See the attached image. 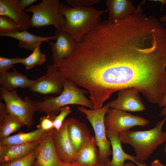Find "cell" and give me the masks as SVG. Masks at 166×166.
I'll list each match as a JSON object with an SVG mask.
<instances>
[{"mask_svg":"<svg viewBox=\"0 0 166 166\" xmlns=\"http://www.w3.org/2000/svg\"><path fill=\"white\" fill-rule=\"evenodd\" d=\"M166 121V117L148 130H128L118 134L121 143L133 147L136 153L135 159L138 163L143 164L158 147L166 141V132L162 131Z\"/></svg>","mask_w":166,"mask_h":166,"instance_id":"cell-1","label":"cell"},{"mask_svg":"<svg viewBox=\"0 0 166 166\" xmlns=\"http://www.w3.org/2000/svg\"><path fill=\"white\" fill-rule=\"evenodd\" d=\"M59 11L66 20L65 25L62 30L77 43L85 35L100 24L101 16L108 11L107 9L97 10L92 7H71L61 2Z\"/></svg>","mask_w":166,"mask_h":166,"instance_id":"cell-2","label":"cell"},{"mask_svg":"<svg viewBox=\"0 0 166 166\" xmlns=\"http://www.w3.org/2000/svg\"><path fill=\"white\" fill-rule=\"evenodd\" d=\"M89 93L85 89H80L72 81L65 79L63 83L62 93L58 96H48L42 100L35 101L37 109L46 115H56L60 112L61 107L68 105H79L94 109L93 104L90 100L85 96Z\"/></svg>","mask_w":166,"mask_h":166,"instance_id":"cell-3","label":"cell"},{"mask_svg":"<svg viewBox=\"0 0 166 166\" xmlns=\"http://www.w3.org/2000/svg\"><path fill=\"white\" fill-rule=\"evenodd\" d=\"M61 2L58 0H43L24 10L31 12L30 26L33 28L53 25L56 30H62L66 23L64 16L59 11Z\"/></svg>","mask_w":166,"mask_h":166,"instance_id":"cell-4","label":"cell"},{"mask_svg":"<svg viewBox=\"0 0 166 166\" xmlns=\"http://www.w3.org/2000/svg\"><path fill=\"white\" fill-rule=\"evenodd\" d=\"M109 108V103L98 109H90L84 106L77 108L79 111L85 115L93 128L96 145L99 150V163L104 164L109 160V156L112 155L110 149L111 144L107 138L104 122L105 115Z\"/></svg>","mask_w":166,"mask_h":166,"instance_id":"cell-5","label":"cell"},{"mask_svg":"<svg viewBox=\"0 0 166 166\" xmlns=\"http://www.w3.org/2000/svg\"><path fill=\"white\" fill-rule=\"evenodd\" d=\"M0 93L8 111L23 123L28 129L30 128L34 123V114L37 111L35 101L27 97L22 99L16 90L10 91L2 86Z\"/></svg>","mask_w":166,"mask_h":166,"instance_id":"cell-6","label":"cell"},{"mask_svg":"<svg viewBox=\"0 0 166 166\" xmlns=\"http://www.w3.org/2000/svg\"><path fill=\"white\" fill-rule=\"evenodd\" d=\"M104 122L106 130L117 134L134 126H145L149 123L148 120L142 117L113 108L107 110Z\"/></svg>","mask_w":166,"mask_h":166,"instance_id":"cell-7","label":"cell"},{"mask_svg":"<svg viewBox=\"0 0 166 166\" xmlns=\"http://www.w3.org/2000/svg\"><path fill=\"white\" fill-rule=\"evenodd\" d=\"M47 67L46 73L37 78L29 89L42 95L60 94L65 78L53 64L47 65Z\"/></svg>","mask_w":166,"mask_h":166,"instance_id":"cell-8","label":"cell"},{"mask_svg":"<svg viewBox=\"0 0 166 166\" xmlns=\"http://www.w3.org/2000/svg\"><path fill=\"white\" fill-rule=\"evenodd\" d=\"M36 150L32 166H59L61 161L54 145L51 130L40 140Z\"/></svg>","mask_w":166,"mask_h":166,"instance_id":"cell-9","label":"cell"},{"mask_svg":"<svg viewBox=\"0 0 166 166\" xmlns=\"http://www.w3.org/2000/svg\"><path fill=\"white\" fill-rule=\"evenodd\" d=\"M139 91L129 88L118 91L117 98L109 103L110 108L128 112L142 111L146 110L139 95Z\"/></svg>","mask_w":166,"mask_h":166,"instance_id":"cell-10","label":"cell"},{"mask_svg":"<svg viewBox=\"0 0 166 166\" xmlns=\"http://www.w3.org/2000/svg\"><path fill=\"white\" fill-rule=\"evenodd\" d=\"M55 42L49 41L51 46L53 64L56 65L68 58L72 53L77 44L73 38L63 30H56Z\"/></svg>","mask_w":166,"mask_h":166,"instance_id":"cell-11","label":"cell"},{"mask_svg":"<svg viewBox=\"0 0 166 166\" xmlns=\"http://www.w3.org/2000/svg\"><path fill=\"white\" fill-rule=\"evenodd\" d=\"M51 131L54 145L61 161L67 162L76 161L77 153L69 136L67 120L64 121L58 131L54 128Z\"/></svg>","mask_w":166,"mask_h":166,"instance_id":"cell-12","label":"cell"},{"mask_svg":"<svg viewBox=\"0 0 166 166\" xmlns=\"http://www.w3.org/2000/svg\"><path fill=\"white\" fill-rule=\"evenodd\" d=\"M66 120L69 138L74 148L77 153L92 136L85 124L74 118H69Z\"/></svg>","mask_w":166,"mask_h":166,"instance_id":"cell-13","label":"cell"},{"mask_svg":"<svg viewBox=\"0 0 166 166\" xmlns=\"http://www.w3.org/2000/svg\"><path fill=\"white\" fill-rule=\"evenodd\" d=\"M19 0H0V16L5 15L13 19L22 30H27L30 27L29 14L21 10L18 5Z\"/></svg>","mask_w":166,"mask_h":166,"instance_id":"cell-14","label":"cell"},{"mask_svg":"<svg viewBox=\"0 0 166 166\" xmlns=\"http://www.w3.org/2000/svg\"><path fill=\"white\" fill-rule=\"evenodd\" d=\"M107 137L109 139L112 148V159L107 161L106 166H123L124 161L130 160L139 166H147L145 163L141 164L137 163L135 156L126 153L121 146V142L119 138L118 134L106 130Z\"/></svg>","mask_w":166,"mask_h":166,"instance_id":"cell-15","label":"cell"},{"mask_svg":"<svg viewBox=\"0 0 166 166\" xmlns=\"http://www.w3.org/2000/svg\"><path fill=\"white\" fill-rule=\"evenodd\" d=\"M105 3L109 13L108 20L113 22L124 19L137 10L129 0H106Z\"/></svg>","mask_w":166,"mask_h":166,"instance_id":"cell-16","label":"cell"},{"mask_svg":"<svg viewBox=\"0 0 166 166\" xmlns=\"http://www.w3.org/2000/svg\"><path fill=\"white\" fill-rule=\"evenodd\" d=\"M40 141L23 144L0 145V163L25 157L35 150Z\"/></svg>","mask_w":166,"mask_h":166,"instance_id":"cell-17","label":"cell"},{"mask_svg":"<svg viewBox=\"0 0 166 166\" xmlns=\"http://www.w3.org/2000/svg\"><path fill=\"white\" fill-rule=\"evenodd\" d=\"M35 80L28 79V77L14 68L11 72L0 73V84L9 91L16 90L18 88L29 89L33 85Z\"/></svg>","mask_w":166,"mask_h":166,"instance_id":"cell-18","label":"cell"},{"mask_svg":"<svg viewBox=\"0 0 166 166\" xmlns=\"http://www.w3.org/2000/svg\"><path fill=\"white\" fill-rule=\"evenodd\" d=\"M25 126L7 110L6 105L0 101V139L7 138L11 133Z\"/></svg>","mask_w":166,"mask_h":166,"instance_id":"cell-19","label":"cell"},{"mask_svg":"<svg viewBox=\"0 0 166 166\" xmlns=\"http://www.w3.org/2000/svg\"><path fill=\"white\" fill-rule=\"evenodd\" d=\"M1 36L10 37L17 40L18 47L28 49L32 51L37 44L41 42H48L50 40L56 39V36L41 37L32 34L27 30H23L10 34L0 35Z\"/></svg>","mask_w":166,"mask_h":166,"instance_id":"cell-20","label":"cell"},{"mask_svg":"<svg viewBox=\"0 0 166 166\" xmlns=\"http://www.w3.org/2000/svg\"><path fill=\"white\" fill-rule=\"evenodd\" d=\"M49 131L37 128L28 132H20L13 136L0 139V145H16L36 142L40 141Z\"/></svg>","mask_w":166,"mask_h":166,"instance_id":"cell-21","label":"cell"},{"mask_svg":"<svg viewBox=\"0 0 166 166\" xmlns=\"http://www.w3.org/2000/svg\"><path fill=\"white\" fill-rule=\"evenodd\" d=\"M96 145L95 138L92 136L77 153L76 161L84 166H97L99 163V150Z\"/></svg>","mask_w":166,"mask_h":166,"instance_id":"cell-22","label":"cell"},{"mask_svg":"<svg viewBox=\"0 0 166 166\" xmlns=\"http://www.w3.org/2000/svg\"><path fill=\"white\" fill-rule=\"evenodd\" d=\"M42 42L38 43L31 53L27 57L23 58L22 64L26 69H30L36 65H41L46 61L45 55L40 51V46Z\"/></svg>","mask_w":166,"mask_h":166,"instance_id":"cell-23","label":"cell"},{"mask_svg":"<svg viewBox=\"0 0 166 166\" xmlns=\"http://www.w3.org/2000/svg\"><path fill=\"white\" fill-rule=\"evenodd\" d=\"M22 30L18 24L10 17L0 16V35L10 34Z\"/></svg>","mask_w":166,"mask_h":166,"instance_id":"cell-24","label":"cell"},{"mask_svg":"<svg viewBox=\"0 0 166 166\" xmlns=\"http://www.w3.org/2000/svg\"><path fill=\"white\" fill-rule=\"evenodd\" d=\"M36 149L23 157L9 162L0 163V166H31L35 158Z\"/></svg>","mask_w":166,"mask_h":166,"instance_id":"cell-25","label":"cell"},{"mask_svg":"<svg viewBox=\"0 0 166 166\" xmlns=\"http://www.w3.org/2000/svg\"><path fill=\"white\" fill-rule=\"evenodd\" d=\"M23 59V58L19 57L11 58L0 57V73L7 72L15 64L22 63Z\"/></svg>","mask_w":166,"mask_h":166,"instance_id":"cell-26","label":"cell"},{"mask_svg":"<svg viewBox=\"0 0 166 166\" xmlns=\"http://www.w3.org/2000/svg\"><path fill=\"white\" fill-rule=\"evenodd\" d=\"M59 111V114L57 116H55L53 120L54 127L57 131L61 128L65 118L72 112L70 107L67 106L61 108Z\"/></svg>","mask_w":166,"mask_h":166,"instance_id":"cell-27","label":"cell"},{"mask_svg":"<svg viewBox=\"0 0 166 166\" xmlns=\"http://www.w3.org/2000/svg\"><path fill=\"white\" fill-rule=\"evenodd\" d=\"M56 115H46L40 118L39 124L37 126L44 131H49L54 128L53 120Z\"/></svg>","mask_w":166,"mask_h":166,"instance_id":"cell-28","label":"cell"},{"mask_svg":"<svg viewBox=\"0 0 166 166\" xmlns=\"http://www.w3.org/2000/svg\"><path fill=\"white\" fill-rule=\"evenodd\" d=\"M101 0H65V2L71 7L90 8L92 5L98 3Z\"/></svg>","mask_w":166,"mask_h":166,"instance_id":"cell-29","label":"cell"},{"mask_svg":"<svg viewBox=\"0 0 166 166\" xmlns=\"http://www.w3.org/2000/svg\"><path fill=\"white\" fill-rule=\"evenodd\" d=\"M37 0H20L18 2V5L22 10H24L25 8L32 5Z\"/></svg>","mask_w":166,"mask_h":166,"instance_id":"cell-30","label":"cell"},{"mask_svg":"<svg viewBox=\"0 0 166 166\" xmlns=\"http://www.w3.org/2000/svg\"><path fill=\"white\" fill-rule=\"evenodd\" d=\"M158 105L160 108H163L159 115L166 117V93Z\"/></svg>","mask_w":166,"mask_h":166,"instance_id":"cell-31","label":"cell"},{"mask_svg":"<svg viewBox=\"0 0 166 166\" xmlns=\"http://www.w3.org/2000/svg\"><path fill=\"white\" fill-rule=\"evenodd\" d=\"M59 166H84L77 161L67 162L61 161Z\"/></svg>","mask_w":166,"mask_h":166,"instance_id":"cell-32","label":"cell"},{"mask_svg":"<svg viewBox=\"0 0 166 166\" xmlns=\"http://www.w3.org/2000/svg\"><path fill=\"white\" fill-rule=\"evenodd\" d=\"M149 166H165L162 164L158 159L154 160L151 163Z\"/></svg>","mask_w":166,"mask_h":166,"instance_id":"cell-33","label":"cell"},{"mask_svg":"<svg viewBox=\"0 0 166 166\" xmlns=\"http://www.w3.org/2000/svg\"><path fill=\"white\" fill-rule=\"evenodd\" d=\"M150 1L159 2L161 3L162 4V6L161 8V10H162L164 6L166 3V0H150Z\"/></svg>","mask_w":166,"mask_h":166,"instance_id":"cell-34","label":"cell"},{"mask_svg":"<svg viewBox=\"0 0 166 166\" xmlns=\"http://www.w3.org/2000/svg\"><path fill=\"white\" fill-rule=\"evenodd\" d=\"M159 21L161 23L166 22V15L161 17L159 19Z\"/></svg>","mask_w":166,"mask_h":166,"instance_id":"cell-35","label":"cell"},{"mask_svg":"<svg viewBox=\"0 0 166 166\" xmlns=\"http://www.w3.org/2000/svg\"><path fill=\"white\" fill-rule=\"evenodd\" d=\"M123 166H135L133 162L131 161L124 164Z\"/></svg>","mask_w":166,"mask_h":166,"instance_id":"cell-36","label":"cell"},{"mask_svg":"<svg viewBox=\"0 0 166 166\" xmlns=\"http://www.w3.org/2000/svg\"><path fill=\"white\" fill-rule=\"evenodd\" d=\"M97 166H106L105 164L99 163Z\"/></svg>","mask_w":166,"mask_h":166,"instance_id":"cell-37","label":"cell"},{"mask_svg":"<svg viewBox=\"0 0 166 166\" xmlns=\"http://www.w3.org/2000/svg\"><path fill=\"white\" fill-rule=\"evenodd\" d=\"M137 166H139L137 165Z\"/></svg>","mask_w":166,"mask_h":166,"instance_id":"cell-38","label":"cell"},{"mask_svg":"<svg viewBox=\"0 0 166 166\" xmlns=\"http://www.w3.org/2000/svg\"><path fill=\"white\" fill-rule=\"evenodd\" d=\"M31 166H32V165Z\"/></svg>","mask_w":166,"mask_h":166,"instance_id":"cell-39","label":"cell"}]
</instances>
